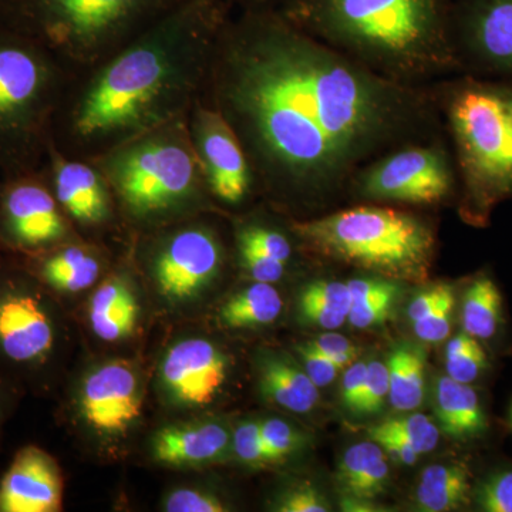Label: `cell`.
Masks as SVG:
<instances>
[{"label":"cell","instance_id":"1","mask_svg":"<svg viewBox=\"0 0 512 512\" xmlns=\"http://www.w3.org/2000/svg\"><path fill=\"white\" fill-rule=\"evenodd\" d=\"M200 99L228 121L258 191L289 207L348 194L357 171L446 136L431 86L390 82L272 12H232Z\"/></svg>","mask_w":512,"mask_h":512},{"label":"cell","instance_id":"2","mask_svg":"<svg viewBox=\"0 0 512 512\" xmlns=\"http://www.w3.org/2000/svg\"><path fill=\"white\" fill-rule=\"evenodd\" d=\"M232 12L225 0H188L130 45L74 73L53 119L52 146L64 157L94 160L187 116Z\"/></svg>","mask_w":512,"mask_h":512},{"label":"cell","instance_id":"3","mask_svg":"<svg viewBox=\"0 0 512 512\" xmlns=\"http://www.w3.org/2000/svg\"><path fill=\"white\" fill-rule=\"evenodd\" d=\"M454 0H291L278 15L367 70L404 86L461 74Z\"/></svg>","mask_w":512,"mask_h":512},{"label":"cell","instance_id":"4","mask_svg":"<svg viewBox=\"0 0 512 512\" xmlns=\"http://www.w3.org/2000/svg\"><path fill=\"white\" fill-rule=\"evenodd\" d=\"M431 89L456 163L461 215L483 227L512 200V80L461 73Z\"/></svg>","mask_w":512,"mask_h":512},{"label":"cell","instance_id":"5","mask_svg":"<svg viewBox=\"0 0 512 512\" xmlns=\"http://www.w3.org/2000/svg\"><path fill=\"white\" fill-rule=\"evenodd\" d=\"M187 116L93 160L110 185L120 217L134 228L157 231L215 204L192 147Z\"/></svg>","mask_w":512,"mask_h":512},{"label":"cell","instance_id":"6","mask_svg":"<svg viewBox=\"0 0 512 512\" xmlns=\"http://www.w3.org/2000/svg\"><path fill=\"white\" fill-rule=\"evenodd\" d=\"M291 225L308 254L390 281L423 284L433 268V225L390 205L352 204L312 218H293Z\"/></svg>","mask_w":512,"mask_h":512},{"label":"cell","instance_id":"7","mask_svg":"<svg viewBox=\"0 0 512 512\" xmlns=\"http://www.w3.org/2000/svg\"><path fill=\"white\" fill-rule=\"evenodd\" d=\"M72 77L49 47L0 18V180L43 170Z\"/></svg>","mask_w":512,"mask_h":512},{"label":"cell","instance_id":"8","mask_svg":"<svg viewBox=\"0 0 512 512\" xmlns=\"http://www.w3.org/2000/svg\"><path fill=\"white\" fill-rule=\"evenodd\" d=\"M188 0H16L6 20L79 73L119 52Z\"/></svg>","mask_w":512,"mask_h":512},{"label":"cell","instance_id":"9","mask_svg":"<svg viewBox=\"0 0 512 512\" xmlns=\"http://www.w3.org/2000/svg\"><path fill=\"white\" fill-rule=\"evenodd\" d=\"M348 195L355 204L437 207L458 198V177L446 136L407 144L357 171Z\"/></svg>","mask_w":512,"mask_h":512},{"label":"cell","instance_id":"10","mask_svg":"<svg viewBox=\"0 0 512 512\" xmlns=\"http://www.w3.org/2000/svg\"><path fill=\"white\" fill-rule=\"evenodd\" d=\"M59 343V316L45 286L22 265L0 264V373L35 383Z\"/></svg>","mask_w":512,"mask_h":512},{"label":"cell","instance_id":"11","mask_svg":"<svg viewBox=\"0 0 512 512\" xmlns=\"http://www.w3.org/2000/svg\"><path fill=\"white\" fill-rule=\"evenodd\" d=\"M194 218V217H192ZM188 220L168 225L151 239L150 272L158 292L171 303L194 301L214 284L225 249L217 229Z\"/></svg>","mask_w":512,"mask_h":512},{"label":"cell","instance_id":"12","mask_svg":"<svg viewBox=\"0 0 512 512\" xmlns=\"http://www.w3.org/2000/svg\"><path fill=\"white\" fill-rule=\"evenodd\" d=\"M74 239L42 171L0 180V251L29 256Z\"/></svg>","mask_w":512,"mask_h":512},{"label":"cell","instance_id":"13","mask_svg":"<svg viewBox=\"0 0 512 512\" xmlns=\"http://www.w3.org/2000/svg\"><path fill=\"white\" fill-rule=\"evenodd\" d=\"M188 134L212 200L238 208L258 191L254 171L228 121L201 99L188 111Z\"/></svg>","mask_w":512,"mask_h":512},{"label":"cell","instance_id":"14","mask_svg":"<svg viewBox=\"0 0 512 512\" xmlns=\"http://www.w3.org/2000/svg\"><path fill=\"white\" fill-rule=\"evenodd\" d=\"M451 45L461 73L512 80V0H454Z\"/></svg>","mask_w":512,"mask_h":512},{"label":"cell","instance_id":"15","mask_svg":"<svg viewBox=\"0 0 512 512\" xmlns=\"http://www.w3.org/2000/svg\"><path fill=\"white\" fill-rule=\"evenodd\" d=\"M228 375V359L211 340H178L160 366L165 399L181 409H200L214 402Z\"/></svg>","mask_w":512,"mask_h":512},{"label":"cell","instance_id":"16","mask_svg":"<svg viewBox=\"0 0 512 512\" xmlns=\"http://www.w3.org/2000/svg\"><path fill=\"white\" fill-rule=\"evenodd\" d=\"M42 173L73 227L104 228L120 215L110 185L93 160L64 157L52 146Z\"/></svg>","mask_w":512,"mask_h":512},{"label":"cell","instance_id":"17","mask_svg":"<svg viewBox=\"0 0 512 512\" xmlns=\"http://www.w3.org/2000/svg\"><path fill=\"white\" fill-rule=\"evenodd\" d=\"M80 414L101 437L126 436L143 407L140 377L130 363H104L84 377L80 389Z\"/></svg>","mask_w":512,"mask_h":512},{"label":"cell","instance_id":"18","mask_svg":"<svg viewBox=\"0 0 512 512\" xmlns=\"http://www.w3.org/2000/svg\"><path fill=\"white\" fill-rule=\"evenodd\" d=\"M63 505L59 464L37 446L20 448L0 480V512H57Z\"/></svg>","mask_w":512,"mask_h":512},{"label":"cell","instance_id":"19","mask_svg":"<svg viewBox=\"0 0 512 512\" xmlns=\"http://www.w3.org/2000/svg\"><path fill=\"white\" fill-rule=\"evenodd\" d=\"M231 440V431L218 421L171 424L154 434L151 451L164 466H207L227 457Z\"/></svg>","mask_w":512,"mask_h":512},{"label":"cell","instance_id":"20","mask_svg":"<svg viewBox=\"0 0 512 512\" xmlns=\"http://www.w3.org/2000/svg\"><path fill=\"white\" fill-rule=\"evenodd\" d=\"M23 268L50 291L76 293L96 284L103 271V259L93 247L63 242L40 254L20 256Z\"/></svg>","mask_w":512,"mask_h":512},{"label":"cell","instance_id":"21","mask_svg":"<svg viewBox=\"0 0 512 512\" xmlns=\"http://www.w3.org/2000/svg\"><path fill=\"white\" fill-rule=\"evenodd\" d=\"M436 416L441 431L454 440H480L490 430V417L477 387L447 375L437 380Z\"/></svg>","mask_w":512,"mask_h":512},{"label":"cell","instance_id":"22","mask_svg":"<svg viewBox=\"0 0 512 512\" xmlns=\"http://www.w3.org/2000/svg\"><path fill=\"white\" fill-rule=\"evenodd\" d=\"M140 303L123 275L111 276L93 293L89 322L94 335L104 342H119L136 329Z\"/></svg>","mask_w":512,"mask_h":512},{"label":"cell","instance_id":"23","mask_svg":"<svg viewBox=\"0 0 512 512\" xmlns=\"http://www.w3.org/2000/svg\"><path fill=\"white\" fill-rule=\"evenodd\" d=\"M474 481L473 468L464 460L427 467L417 485V508L424 512H450L471 507Z\"/></svg>","mask_w":512,"mask_h":512},{"label":"cell","instance_id":"24","mask_svg":"<svg viewBox=\"0 0 512 512\" xmlns=\"http://www.w3.org/2000/svg\"><path fill=\"white\" fill-rule=\"evenodd\" d=\"M460 322L463 332L480 343L494 342L505 325L504 298L500 286L487 272L470 279L461 298Z\"/></svg>","mask_w":512,"mask_h":512},{"label":"cell","instance_id":"25","mask_svg":"<svg viewBox=\"0 0 512 512\" xmlns=\"http://www.w3.org/2000/svg\"><path fill=\"white\" fill-rule=\"evenodd\" d=\"M259 386L266 399L292 413H308L319 400L315 386L305 370L284 357H265L259 369Z\"/></svg>","mask_w":512,"mask_h":512},{"label":"cell","instance_id":"26","mask_svg":"<svg viewBox=\"0 0 512 512\" xmlns=\"http://www.w3.org/2000/svg\"><path fill=\"white\" fill-rule=\"evenodd\" d=\"M390 403L397 412H412L423 403L426 386V355L420 346L402 343L387 360Z\"/></svg>","mask_w":512,"mask_h":512},{"label":"cell","instance_id":"27","mask_svg":"<svg viewBox=\"0 0 512 512\" xmlns=\"http://www.w3.org/2000/svg\"><path fill=\"white\" fill-rule=\"evenodd\" d=\"M282 312V298L274 284L255 282L232 296L220 311L222 325L251 329L271 325Z\"/></svg>","mask_w":512,"mask_h":512},{"label":"cell","instance_id":"28","mask_svg":"<svg viewBox=\"0 0 512 512\" xmlns=\"http://www.w3.org/2000/svg\"><path fill=\"white\" fill-rule=\"evenodd\" d=\"M352 298L348 284L340 281H315L303 288L299 309L306 322L335 330L348 322Z\"/></svg>","mask_w":512,"mask_h":512},{"label":"cell","instance_id":"29","mask_svg":"<svg viewBox=\"0 0 512 512\" xmlns=\"http://www.w3.org/2000/svg\"><path fill=\"white\" fill-rule=\"evenodd\" d=\"M291 232L292 227L285 232L284 229L265 224L259 218L242 221L235 227V248L249 249L256 254L288 265L295 252L292 239L289 237Z\"/></svg>","mask_w":512,"mask_h":512},{"label":"cell","instance_id":"30","mask_svg":"<svg viewBox=\"0 0 512 512\" xmlns=\"http://www.w3.org/2000/svg\"><path fill=\"white\" fill-rule=\"evenodd\" d=\"M490 355L483 343L466 332L458 333L446 346L447 376L456 382L476 384L490 370Z\"/></svg>","mask_w":512,"mask_h":512},{"label":"cell","instance_id":"31","mask_svg":"<svg viewBox=\"0 0 512 512\" xmlns=\"http://www.w3.org/2000/svg\"><path fill=\"white\" fill-rule=\"evenodd\" d=\"M471 507L483 512H512V464L491 468L476 478Z\"/></svg>","mask_w":512,"mask_h":512},{"label":"cell","instance_id":"32","mask_svg":"<svg viewBox=\"0 0 512 512\" xmlns=\"http://www.w3.org/2000/svg\"><path fill=\"white\" fill-rule=\"evenodd\" d=\"M382 430L389 431L409 444L417 453L426 454L433 451L440 441V429L424 414L416 413L412 416L394 417L376 424Z\"/></svg>","mask_w":512,"mask_h":512},{"label":"cell","instance_id":"33","mask_svg":"<svg viewBox=\"0 0 512 512\" xmlns=\"http://www.w3.org/2000/svg\"><path fill=\"white\" fill-rule=\"evenodd\" d=\"M261 437L268 464L281 463L301 446V436L281 419L261 421Z\"/></svg>","mask_w":512,"mask_h":512},{"label":"cell","instance_id":"34","mask_svg":"<svg viewBox=\"0 0 512 512\" xmlns=\"http://www.w3.org/2000/svg\"><path fill=\"white\" fill-rule=\"evenodd\" d=\"M399 291V285L393 282L383 292L376 293L365 301L353 303L352 308H350L348 322L356 329H367L380 325L392 313L394 301H396Z\"/></svg>","mask_w":512,"mask_h":512},{"label":"cell","instance_id":"35","mask_svg":"<svg viewBox=\"0 0 512 512\" xmlns=\"http://www.w3.org/2000/svg\"><path fill=\"white\" fill-rule=\"evenodd\" d=\"M231 451L249 467L268 466L261 437V421L245 420L232 431Z\"/></svg>","mask_w":512,"mask_h":512},{"label":"cell","instance_id":"36","mask_svg":"<svg viewBox=\"0 0 512 512\" xmlns=\"http://www.w3.org/2000/svg\"><path fill=\"white\" fill-rule=\"evenodd\" d=\"M390 380L389 369L382 362L373 360L367 365L365 383H363L362 396L355 412L372 414L382 409L384 400L389 396Z\"/></svg>","mask_w":512,"mask_h":512},{"label":"cell","instance_id":"37","mask_svg":"<svg viewBox=\"0 0 512 512\" xmlns=\"http://www.w3.org/2000/svg\"><path fill=\"white\" fill-rule=\"evenodd\" d=\"M454 306H456V295L453 292L429 315L414 322L413 328L417 338L427 343H440L446 340L453 326Z\"/></svg>","mask_w":512,"mask_h":512},{"label":"cell","instance_id":"38","mask_svg":"<svg viewBox=\"0 0 512 512\" xmlns=\"http://www.w3.org/2000/svg\"><path fill=\"white\" fill-rule=\"evenodd\" d=\"M163 510L167 512H225L227 505L217 495L197 488H177L165 495Z\"/></svg>","mask_w":512,"mask_h":512},{"label":"cell","instance_id":"39","mask_svg":"<svg viewBox=\"0 0 512 512\" xmlns=\"http://www.w3.org/2000/svg\"><path fill=\"white\" fill-rule=\"evenodd\" d=\"M382 451L377 443L355 444L346 451L338 471V483L345 494L360 480L373 458Z\"/></svg>","mask_w":512,"mask_h":512},{"label":"cell","instance_id":"40","mask_svg":"<svg viewBox=\"0 0 512 512\" xmlns=\"http://www.w3.org/2000/svg\"><path fill=\"white\" fill-rule=\"evenodd\" d=\"M328 501L311 484L295 485L279 495L275 504L278 512H328Z\"/></svg>","mask_w":512,"mask_h":512},{"label":"cell","instance_id":"41","mask_svg":"<svg viewBox=\"0 0 512 512\" xmlns=\"http://www.w3.org/2000/svg\"><path fill=\"white\" fill-rule=\"evenodd\" d=\"M387 478H389V464H387L382 448V451L373 458L372 463L366 468L360 480L346 495L363 498V500H373L386 490Z\"/></svg>","mask_w":512,"mask_h":512},{"label":"cell","instance_id":"42","mask_svg":"<svg viewBox=\"0 0 512 512\" xmlns=\"http://www.w3.org/2000/svg\"><path fill=\"white\" fill-rule=\"evenodd\" d=\"M299 355H301L303 370L306 375L311 377L316 387H325L336 379L340 369L329 357L320 353L318 349L313 348L311 343L299 346Z\"/></svg>","mask_w":512,"mask_h":512},{"label":"cell","instance_id":"43","mask_svg":"<svg viewBox=\"0 0 512 512\" xmlns=\"http://www.w3.org/2000/svg\"><path fill=\"white\" fill-rule=\"evenodd\" d=\"M309 343L320 353L329 357L339 367L340 372L353 365L360 353L356 345L338 333H326Z\"/></svg>","mask_w":512,"mask_h":512},{"label":"cell","instance_id":"44","mask_svg":"<svg viewBox=\"0 0 512 512\" xmlns=\"http://www.w3.org/2000/svg\"><path fill=\"white\" fill-rule=\"evenodd\" d=\"M370 439L379 444L380 447L389 454L394 460L399 463L406 464V466H413L417 463V458L420 454L416 450H413L409 444L404 443L399 437L389 433V431L382 430L380 427L373 426L369 430Z\"/></svg>","mask_w":512,"mask_h":512},{"label":"cell","instance_id":"45","mask_svg":"<svg viewBox=\"0 0 512 512\" xmlns=\"http://www.w3.org/2000/svg\"><path fill=\"white\" fill-rule=\"evenodd\" d=\"M453 292V286L439 284L433 286L429 291L417 295L412 303H410L409 308H407V316H409L410 322H417V320L423 319L424 316L429 315L431 311H434V309Z\"/></svg>","mask_w":512,"mask_h":512},{"label":"cell","instance_id":"46","mask_svg":"<svg viewBox=\"0 0 512 512\" xmlns=\"http://www.w3.org/2000/svg\"><path fill=\"white\" fill-rule=\"evenodd\" d=\"M367 365L355 362L346 369L342 383V399L346 407L355 412L360 396H362L363 383H365Z\"/></svg>","mask_w":512,"mask_h":512},{"label":"cell","instance_id":"47","mask_svg":"<svg viewBox=\"0 0 512 512\" xmlns=\"http://www.w3.org/2000/svg\"><path fill=\"white\" fill-rule=\"evenodd\" d=\"M393 282L394 281H390V279L377 276V278H355L352 279V281L346 282V284H348L353 305V303L365 301V299L376 295V293L383 292L384 289L389 288Z\"/></svg>","mask_w":512,"mask_h":512},{"label":"cell","instance_id":"48","mask_svg":"<svg viewBox=\"0 0 512 512\" xmlns=\"http://www.w3.org/2000/svg\"><path fill=\"white\" fill-rule=\"evenodd\" d=\"M234 12L279 13L291 0H225Z\"/></svg>","mask_w":512,"mask_h":512},{"label":"cell","instance_id":"49","mask_svg":"<svg viewBox=\"0 0 512 512\" xmlns=\"http://www.w3.org/2000/svg\"><path fill=\"white\" fill-rule=\"evenodd\" d=\"M343 511L348 512H373L377 511L375 505L372 504V500H363V498L352 497V495H345L342 503H340Z\"/></svg>","mask_w":512,"mask_h":512},{"label":"cell","instance_id":"50","mask_svg":"<svg viewBox=\"0 0 512 512\" xmlns=\"http://www.w3.org/2000/svg\"><path fill=\"white\" fill-rule=\"evenodd\" d=\"M12 390L9 384H6L5 377L0 373V433H2L3 423L8 416L9 404L12 402Z\"/></svg>","mask_w":512,"mask_h":512},{"label":"cell","instance_id":"51","mask_svg":"<svg viewBox=\"0 0 512 512\" xmlns=\"http://www.w3.org/2000/svg\"><path fill=\"white\" fill-rule=\"evenodd\" d=\"M15 3L16 0H0V18H5Z\"/></svg>","mask_w":512,"mask_h":512},{"label":"cell","instance_id":"52","mask_svg":"<svg viewBox=\"0 0 512 512\" xmlns=\"http://www.w3.org/2000/svg\"><path fill=\"white\" fill-rule=\"evenodd\" d=\"M511 424H512V409H511Z\"/></svg>","mask_w":512,"mask_h":512}]
</instances>
